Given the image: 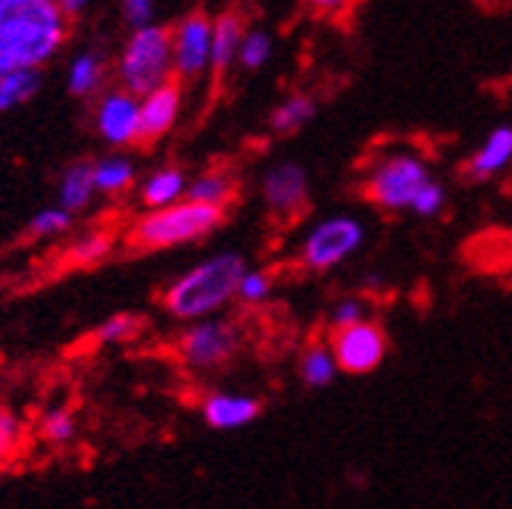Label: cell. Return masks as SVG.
I'll return each instance as SVG.
<instances>
[{
	"label": "cell",
	"mask_w": 512,
	"mask_h": 509,
	"mask_svg": "<svg viewBox=\"0 0 512 509\" xmlns=\"http://www.w3.org/2000/svg\"><path fill=\"white\" fill-rule=\"evenodd\" d=\"M72 228V216L66 213V210H60V207H47V210H41V213H35L32 216V222H29V235L32 238H60V235H66Z\"/></svg>",
	"instance_id": "cell-28"
},
{
	"label": "cell",
	"mask_w": 512,
	"mask_h": 509,
	"mask_svg": "<svg viewBox=\"0 0 512 509\" xmlns=\"http://www.w3.org/2000/svg\"><path fill=\"white\" fill-rule=\"evenodd\" d=\"M210 47H213V22L203 13H191L172 32V72L182 82L197 79L210 66Z\"/></svg>",
	"instance_id": "cell-9"
},
{
	"label": "cell",
	"mask_w": 512,
	"mask_h": 509,
	"mask_svg": "<svg viewBox=\"0 0 512 509\" xmlns=\"http://www.w3.org/2000/svg\"><path fill=\"white\" fill-rule=\"evenodd\" d=\"M119 10L132 29H144L153 19V0H119Z\"/></svg>",
	"instance_id": "cell-32"
},
{
	"label": "cell",
	"mask_w": 512,
	"mask_h": 509,
	"mask_svg": "<svg viewBox=\"0 0 512 509\" xmlns=\"http://www.w3.org/2000/svg\"><path fill=\"white\" fill-rule=\"evenodd\" d=\"M466 253L481 272L512 269V232H481V238H475Z\"/></svg>",
	"instance_id": "cell-16"
},
{
	"label": "cell",
	"mask_w": 512,
	"mask_h": 509,
	"mask_svg": "<svg viewBox=\"0 0 512 509\" xmlns=\"http://www.w3.org/2000/svg\"><path fill=\"white\" fill-rule=\"evenodd\" d=\"M244 272L247 266L241 253H216V257L203 260L200 266L175 278L163 291V310L182 322L210 319L225 303H232L238 297Z\"/></svg>",
	"instance_id": "cell-2"
},
{
	"label": "cell",
	"mask_w": 512,
	"mask_h": 509,
	"mask_svg": "<svg viewBox=\"0 0 512 509\" xmlns=\"http://www.w3.org/2000/svg\"><path fill=\"white\" fill-rule=\"evenodd\" d=\"M316 116V104L306 94H294L288 97L285 104H281L275 113H272V129L278 135H291L297 129H303L306 122H310Z\"/></svg>",
	"instance_id": "cell-24"
},
{
	"label": "cell",
	"mask_w": 512,
	"mask_h": 509,
	"mask_svg": "<svg viewBox=\"0 0 512 509\" xmlns=\"http://www.w3.org/2000/svg\"><path fill=\"white\" fill-rule=\"evenodd\" d=\"M110 250H113L110 232H88L66 247L63 260H66V266H97L110 257Z\"/></svg>",
	"instance_id": "cell-23"
},
{
	"label": "cell",
	"mask_w": 512,
	"mask_h": 509,
	"mask_svg": "<svg viewBox=\"0 0 512 509\" xmlns=\"http://www.w3.org/2000/svg\"><path fill=\"white\" fill-rule=\"evenodd\" d=\"M384 350H388V338L384 328L375 322H356L350 328H338L331 338V356L341 372L347 375H366L381 366Z\"/></svg>",
	"instance_id": "cell-8"
},
{
	"label": "cell",
	"mask_w": 512,
	"mask_h": 509,
	"mask_svg": "<svg viewBox=\"0 0 512 509\" xmlns=\"http://www.w3.org/2000/svg\"><path fill=\"white\" fill-rule=\"evenodd\" d=\"M94 166V188L97 194H125L128 188L135 185V163L128 157H119V154H110V157H100Z\"/></svg>",
	"instance_id": "cell-19"
},
{
	"label": "cell",
	"mask_w": 512,
	"mask_h": 509,
	"mask_svg": "<svg viewBox=\"0 0 512 509\" xmlns=\"http://www.w3.org/2000/svg\"><path fill=\"white\" fill-rule=\"evenodd\" d=\"M441 207H444V188H441V185H434V182H428V185L416 194V200H413V210L422 213V216H434Z\"/></svg>",
	"instance_id": "cell-33"
},
{
	"label": "cell",
	"mask_w": 512,
	"mask_h": 509,
	"mask_svg": "<svg viewBox=\"0 0 512 509\" xmlns=\"http://www.w3.org/2000/svg\"><path fill=\"white\" fill-rule=\"evenodd\" d=\"M238 194V185L235 178L216 169V172H203L194 182H188V200L194 203H207V207H216V210H228V203L235 200Z\"/></svg>",
	"instance_id": "cell-18"
},
{
	"label": "cell",
	"mask_w": 512,
	"mask_h": 509,
	"mask_svg": "<svg viewBox=\"0 0 512 509\" xmlns=\"http://www.w3.org/2000/svg\"><path fill=\"white\" fill-rule=\"evenodd\" d=\"M260 410H263V403L244 394H213L203 400V419L216 431L244 428L260 416Z\"/></svg>",
	"instance_id": "cell-13"
},
{
	"label": "cell",
	"mask_w": 512,
	"mask_h": 509,
	"mask_svg": "<svg viewBox=\"0 0 512 509\" xmlns=\"http://www.w3.org/2000/svg\"><path fill=\"white\" fill-rule=\"evenodd\" d=\"M119 85L132 97H147L172 82V32L163 25H144L125 41L116 66Z\"/></svg>",
	"instance_id": "cell-4"
},
{
	"label": "cell",
	"mask_w": 512,
	"mask_h": 509,
	"mask_svg": "<svg viewBox=\"0 0 512 509\" xmlns=\"http://www.w3.org/2000/svg\"><path fill=\"white\" fill-rule=\"evenodd\" d=\"M138 110H141V141H160L178 122L182 88H178V82H169L157 91H150L147 97L138 100Z\"/></svg>",
	"instance_id": "cell-12"
},
{
	"label": "cell",
	"mask_w": 512,
	"mask_h": 509,
	"mask_svg": "<svg viewBox=\"0 0 512 509\" xmlns=\"http://www.w3.org/2000/svg\"><path fill=\"white\" fill-rule=\"evenodd\" d=\"M104 75H107L104 60H100L94 50H85V54L72 57L69 72H66V88L72 97H91L104 85Z\"/></svg>",
	"instance_id": "cell-20"
},
{
	"label": "cell",
	"mask_w": 512,
	"mask_h": 509,
	"mask_svg": "<svg viewBox=\"0 0 512 509\" xmlns=\"http://www.w3.org/2000/svg\"><path fill=\"white\" fill-rule=\"evenodd\" d=\"M356 322H366V319H363V307H360L356 300L338 303L335 313H331V325H335V332H338V328H350V325H356Z\"/></svg>",
	"instance_id": "cell-34"
},
{
	"label": "cell",
	"mask_w": 512,
	"mask_h": 509,
	"mask_svg": "<svg viewBox=\"0 0 512 509\" xmlns=\"http://www.w3.org/2000/svg\"><path fill=\"white\" fill-rule=\"evenodd\" d=\"M225 222V210L207 207V203H194V200H182L175 207L166 210H153L144 213L132 232L125 235L128 247L132 250H169V247H182V244H194L200 238H207L210 232Z\"/></svg>",
	"instance_id": "cell-3"
},
{
	"label": "cell",
	"mask_w": 512,
	"mask_h": 509,
	"mask_svg": "<svg viewBox=\"0 0 512 509\" xmlns=\"http://www.w3.org/2000/svg\"><path fill=\"white\" fill-rule=\"evenodd\" d=\"M41 91V72L38 69H19V72H7L0 79V113H10Z\"/></svg>",
	"instance_id": "cell-22"
},
{
	"label": "cell",
	"mask_w": 512,
	"mask_h": 509,
	"mask_svg": "<svg viewBox=\"0 0 512 509\" xmlns=\"http://www.w3.org/2000/svg\"><path fill=\"white\" fill-rule=\"evenodd\" d=\"M185 197H188V178L182 169H172V166L147 175L141 185V203L147 207V213L175 207V203H182Z\"/></svg>",
	"instance_id": "cell-14"
},
{
	"label": "cell",
	"mask_w": 512,
	"mask_h": 509,
	"mask_svg": "<svg viewBox=\"0 0 512 509\" xmlns=\"http://www.w3.org/2000/svg\"><path fill=\"white\" fill-rule=\"evenodd\" d=\"M97 188H94V166L91 163H69L60 175V203L57 207L66 210L69 216L82 213L91 207Z\"/></svg>",
	"instance_id": "cell-15"
},
{
	"label": "cell",
	"mask_w": 512,
	"mask_h": 509,
	"mask_svg": "<svg viewBox=\"0 0 512 509\" xmlns=\"http://www.w3.org/2000/svg\"><path fill=\"white\" fill-rule=\"evenodd\" d=\"M310 4H313V7H325V10H328V7H341L344 0H310Z\"/></svg>",
	"instance_id": "cell-36"
},
{
	"label": "cell",
	"mask_w": 512,
	"mask_h": 509,
	"mask_svg": "<svg viewBox=\"0 0 512 509\" xmlns=\"http://www.w3.org/2000/svg\"><path fill=\"white\" fill-rule=\"evenodd\" d=\"M57 7L66 19H75L91 7V0H57Z\"/></svg>",
	"instance_id": "cell-35"
},
{
	"label": "cell",
	"mask_w": 512,
	"mask_h": 509,
	"mask_svg": "<svg viewBox=\"0 0 512 509\" xmlns=\"http://www.w3.org/2000/svg\"><path fill=\"white\" fill-rule=\"evenodd\" d=\"M335 372H338V363H335V356H331L328 347H310V350L303 353V360H300V378L310 388L331 385Z\"/></svg>",
	"instance_id": "cell-25"
},
{
	"label": "cell",
	"mask_w": 512,
	"mask_h": 509,
	"mask_svg": "<svg viewBox=\"0 0 512 509\" xmlns=\"http://www.w3.org/2000/svg\"><path fill=\"white\" fill-rule=\"evenodd\" d=\"M263 200L275 219L294 222L310 207V191H306V172L297 163H278L263 178Z\"/></svg>",
	"instance_id": "cell-10"
},
{
	"label": "cell",
	"mask_w": 512,
	"mask_h": 509,
	"mask_svg": "<svg viewBox=\"0 0 512 509\" xmlns=\"http://www.w3.org/2000/svg\"><path fill=\"white\" fill-rule=\"evenodd\" d=\"M63 41L66 16L57 0H0V79L19 69L41 72Z\"/></svg>",
	"instance_id": "cell-1"
},
{
	"label": "cell",
	"mask_w": 512,
	"mask_h": 509,
	"mask_svg": "<svg viewBox=\"0 0 512 509\" xmlns=\"http://www.w3.org/2000/svg\"><path fill=\"white\" fill-rule=\"evenodd\" d=\"M428 185V169L413 157H391L384 160L366 185L372 203L384 210H403L413 207L416 194Z\"/></svg>",
	"instance_id": "cell-7"
},
{
	"label": "cell",
	"mask_w": 512,
	"mask_h": 509,
	"mask_svg": "<svg viewBox=\"0 0 512 509\" xmlns=\"http://www.w3.org/2000/svg\"><path fill=\"white\" fill-rule=\"evenodd\" d=\"M512 157V129H497L478 154L469 163V175L472 178H488L497 169H503Z\"/></svg>",
	"instance_id": "cell-21"
},
{
	"label": "cell",
	"mask_w": 512,
	"mask_h": 509,
	"mask_svg": "<svg viewBox=\"0 0 512 509\" xmlns=\"http://www.w3.org/2000/svg\"><path fill=\"white\" fill-rule=\"evenodd\" d=\"M272 54V38L266 32H250L244 35L241 41V50H238V60L244 69H260Z\"/></svg>",
	"instance_id": "cell-30"
},
{
	"label": "cell",
	"mask_w": 512,
	"mask_h": 509,
	"mask_svg": "<svg viewBox=\"0 0 512 509\" xmlns=\"http://www.w3.org/2000/svg\"><path fill=\"white\" fill-rule=\"evenodd\" d=\"M272 294V275L269 272H244L241 285H238V300L247 303V307H256V303H263L266 297Z\"/></svg>",
	"instance_id": "cell-31"
},
{
	"label": "cell",
	"mask_w": 512,
	"mask_h": 509,
	"mask_svg": "<svg viewBox=\"0 0 512 509\" xmlns=\"http://www.w3.org/2000/svg\"><path fill=\"white\" fill-rule=\"evenodd\" d=\"M244 41V29H241V16L238 13H222L213 22V47H210V66L216 72H225L238 60V50Z\"/></svg>",
	"instance_id": "cell-17"
},
{
	"label": "cell",
	"mask_w": 512,
	"mask_h": 509,
	"mask_svg": "<svg viewBox=\"0 0 512 509\" xmlns=\"http://www.w3.org/2000/svg\"><path fill=\"white\" fill-rule=\"evenodd\" d=\"M241 350V332L235 322L225 319H200L178 338V360L188 369L213 372L228 366Z\"/></svg>",
	"instance_id": "cell-5"
},
{
	"label": "cell",
	"mask_w": 512,
	"mask_h": 509,
	"mask_svg": "<svg viewBox=\"0 0 512 509\" xmlns=\"http://www.w3.org/2000/svg\"><path fill=\"white\" fill-rule=\"evenodd\" d=\"M19 444H22V422L10 406H0V466L13 460Z\"/></svg>",
	"instance_id": "cell-29"
},
{
	"label": "cell",
	"mask_w": 512,
	"mask_h": 509,
	"mask_svg": "<svg viewBox=\"0 0 512 509\" xmlns=\"http://www.w3.org/2000/svg\"><path fill=\"white\" fill-rule=\"evenodd\" d=\"M363 244V225L350 216H335L319 222L300 247V263L310 272H325L347 260Z\"/></svg>",
	"instance_id": "cell-6"
},
{
	"label": "cell",
	"mask_w": 512,
	"mask_h": 509,
	"mask_svg": "<svg viewBox=\"0 0 512 509\" xmlns=\"http://www.w3.org/2000/svg\"><path fill=\"white\" fill-rule=\"evenodd\" d=\"M41 438L54 447H63L75 438V416L66 410V406H57V410H47L41 419Z\"/></svg>",
	"instance_id": "cell-26"
},
{
	"label": "cell",
	"mask_w": 512,
	"mask_h": 509,
	"mask_svg": "<svg viewBox=\"0 0 512 509\" xmlns=\"http://www.w3.org/2000/svg\"><path fill=\"white\" fill-rule=\"evenodd\" d=\"M138 332H141V319L128 316V313H119V316H110L104 325L97 328L94 341L97 344H125V341H132Z\"/></svg>",
	"instance_id": "cell-27"
},
{
	"label": "cell",
	"mask_w": 512,
	"mask_h": 509,
	"mask_svg": "<svg viewBox=\"0 0 512 509\" xmlns=\"http://www.w3.org/2000/svg\"><path fill=\"white\" fill-rule=\"evenodd\" d=\"M94 125L97 135L113 147H128L141 141V110H138V97L128 91L116 88L97 100L94 110Z\"/></svg>",
	"instance_id": "cell-11"
}]
</instances>
